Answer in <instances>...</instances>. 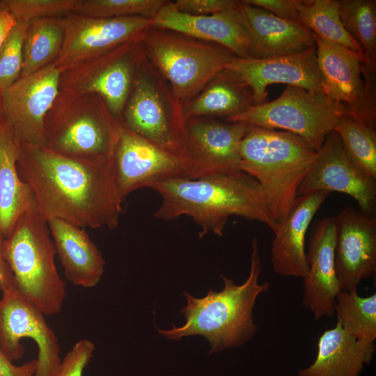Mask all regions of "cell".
<instances>
[{"label": "cell", "instance_id": "1", "mask_svg": "<svg viewBox=\"0 0 376 376\" xmlns=\"http://www.w3.org/2000/svg\"><path fill=\"white\" fill-rule=\"evenodd\" d=\"M19 176L47 221L80 227L116 228L123 199L110 164L58 154L45 146H20Z\"/></svg>", "mask_w": 376, "mask_h": 376}, {"label": "cell", "instance_id": "2", "mask_svg": "<svg viewBox=\"0 0 376 376\" xmlns=\"http://www.w3.org/2000/svg\"><path fill=\"white\" fill-rule=\"evenodd\" d=\"M148 188L162 198L154 213L156 219L169 221L189 216L201 227L200 237L210 233L223 236L231 216L258 221L273 233L279 226L267 208L260 184L242 171L171 178Z\"/></svg>", "mask_w": 376, "mask_h": 376}, {"label": "cell", "instance_id": "3", "mask_svg": "<svg viewBox=\"0 0 376 376\" xmlns=\"http://www.w3.org/2000/svg\"><path fill=\"white\" fill-rule=\"evenodd\" d=\"M261 261L257 239L251 242V267L246 280L236 284L221 275L224 286L221 291L210 290L203 298L184 292L187 305L181 310L186 319L180 327L157 329L167 339L180 340L201 335L210 343V353L239 347L256 334L253 310L258 297L269 289V283H259Z\"/></svg>", "mask_w": 376, "mask_h": 376}, {"label": "cell", "instance_id": "4", "mask_svg": "<svg viewBox=\"0 0 376 376\" xmlns=\"http://www.w3.org/2000/svg\"><path fill=\"white\" fill-rule=\"evenodd\" d=\"M316 155L306 140L294 133L249 126L240 146V169L260 184L277 223L288 216Z\"/></svg>", "mask_w": 376, "mask_h": 376}, {"label": "cell", "instance_id": "5", "mask_svg": "<svg viewBox=\"0 0 376 376\" xmlns=\"http://www.w3.org/2000/svg\"><path fill=\"white\" fill-rule=\"evenodd\" d=\"M3 253L17 292L45 316L59 313L66 299V285L56 268V252L47 221L34 201L5 238Z\"/></svg>", "mask_w": 376, "mask_h": 376}, {"label": "cell", "instance_id": "6", "mask_svg": "<svg viewBox=\"0 0 376 376\" xmlns=\"http://www.w3.org/2000/svg\"><path fill=\"white\" fill-rule=\"evenodd\" d=\"M119 126L99 95L59 91L45 118V147L64 156L110 164Z\"/></svg>", "mask_w": 376, "mask_h": 376}, {"label": "cell", "instance_id": "7", "mask_svg": "<svg viewBox=\"0 0 376 376\" xmlns=\"http://www.w3.org/2000/svg\"><path fill=\"white\" fill-rule=\"evenodd\" d=\"M141 42L146 57L182 105L236 56L220 45L153 26L146 30Z\"/></svg>", "mask_w": 376, "mask_h": 376}, {"label": "cell", "instance_id": "8", "mask_svg": "<svg viewBox=\"0 0 376 376\" xmlns=\"http://www.w3.org/2000/svg\"><path fill=\"white\" fill-rule=\"evenodd\" d=\"M119 123L161 148L189 159L182 105L145 53Z\"/></svg>", "mask_w": 376, "mask_h": 376}, {"label": "cell", "instance_id": "9", "mask_svg": "<svg viewBox=\"0 0 376 376\" xmlns=\"http://www.w3.org/2000/svg\"><path fill=\"white\" fill-rule=\"evenodd\" d=\"M343 116V106L324 93L288 85L276 100L252 105L226 121L294 133L318 152Z\"/></svg>", "mask_w": 376, "mask_h": 376}, {"label": "cell", "instance_id": "10", "mask_svg": "<svg viewBox=\"0 0 376 376\" xmlns=\"http://www.w3.org/2000/svg\"><path fill=\"white\" fill-rule=\"evenodd\" d=\"M323 93L343 106L345 116L375 128V70L364 67L363 57L344 46L315 36Z\"/></svg>", "mask_w": 376, "mask_h": 376}, {"label": "cell", "instance_id": "11", "mask_svg": "<svg viewBox=\"0 0 376 376\" xmlns=\"http://www.w3.org/2000/svg\"><path fill=\"white\" fill-rule=\"evenodd\" d=\"M143 54L139 41L123 44L88 58L61 72L59 91L99 95L119 122Z\"/></svg>", "mask_w": 376, "mask_h": 376}, {"label": "cell", "instance_id": "12", "mask_svg": "<svg viewBox=\"0 0 376 376\" xmlns=\"http://www.w3.org/2000/svg\"><path fill=\"white\" fill-rule=\"evenodd\" d=\"M119 124L110 165L123 200L131 192L157 182L203 175L190 160L161 148Z\"/></svg>", "mask_w": 376, "mask_h": 376}, {"label": "cell", "instance_id": "13", "mask_svg": "<svg viewBox=\"0 0 376 376\" xmlns=\"http://www.w3.org/2000/svg\"><path fill=\"white\" fill-rule=\"evenodd\" d=\"M38 347L37 368L33 376H55L61 363L58 338L45 315L17 290L2 292L0 298V350L12 361L21 359L23 338Z\"/></svg>", "mask_w": 376, "mask_h": 376}, {"label": "cell", "instance_id": "14", "mask_svg": "<svg viewBox=\"0 0 376 376\" xmlns=\"http://www.w3.org/2000/svg\"><path fill=\"white\" fill-rule=\"evenodd\" d=\"M63 42L53 63L61 72L123 44L141 41L151 19L93 17L72 12L63 16Z\"/></svg>", "mask_w": 376, "mask_h": 376}, {"label": "cell", "instance_id": "15", "mask_svg": "<svg viewBox=\"0 0 376 376\" xmlns=\"http://www.w3.org/2000/svg\"><path fill=\"white\" fill-rule=\"evenodd\" d=\"M61 72L49 64L20 77L2 93L6 118L20 146H46L45 121L59 93Z\"/></svg>", "mask_w": 376, "mask_h": 376}, {"label": "cell", "instance_id": "16", "mask_svg": "<svg viewBox=\"0 0 376 376\" xmlns=\"http://www.w3.org/2000/svg\"><path fill=\"white\" fill-rule=\"evenodd\" d=\"M320 191L347 194L356 201L363 213L373 215L375 212L376 180L366 176L350 159L334 130L318 150L297 196Z\"/></svg>", "mask_w": 376, "mask_h": 376}, {"label": "cell", "instance_id": "17", "mask_svg": "<svg viewBox=\"0 0 376 376\" xmlns=\"http://www.w3.org/2000/svg\"><path fill=\"white\" fill-rule=\"evenodd\" d=\"M334 218L338 281L341 290H357L376 272V217L346 207Z\"/></svg>", "mask_w": 376, "mask_h": 376}, {"label": "cell", "instance_id": "18", "mask_svg": "<svg viewBox=\"0 0 376 376\" xmlns=\"http://www.w3.org/2000/svg\"><path fill=\"white\" fill-rule=\"evenodd\" d=\"M251 88L254 105L265 102L267 87L285 84L313 93H322L315 46L304 52L264 58L235 56L227 65Z\"/></svg>", "mask_w": 376, "mask_h": 376}, {"label": "cell", "instance_id": "19", "mask_svg": "<svg viewBox=\"0 0 376 376\" xmlns=\"http://www.w3.org/2000/svg\"><path fill=\"white\" fill-rule=\"evenodd\" d=\"M249 125L209 118L186 120L187 155L203 175L240 169V146Z\"/></svg>", "mask_w": 376, "mask_h": 376}, {"label": "cell", "instance_id": "20", "mask_svg": "<svg viewBox=\"0 0 376 376\" xmlns=\"http://www.w3.org/2000/svg\"><path fill=\"white\" fill-rule=\"evenodd\" d=\"M335 245L334 216L319 220L309 237L302 301L317 320L335 314L336 299L341 291L336 271Z\"/></svg>", "mask_w": 376, "mask_h": 376}, {"label": "cell", "instance_id": "21", "mask_svg": "<svg viewBox=\"0 0 376 376\" xmlns=\"http://www.w3.org/2000/svg\"><path fill=\"white\" fill-rule=\"evenodd\" d=\"M239 6L212 15H195L180 12L173 1H167L151 19V26L220 45L239 58L250 57V37Z\"/></svg>", "mask_w": 376, "mask_h": 376}, {"label": "cell", "instance_id": "22", "mask_svg": "<svg viewBox=\"0 0 376 376\" xmlns=\"http://www.w3.org/2000/svg\"><path fill=\"white\" fill-rule=\"evenodd\" d=\"M329 193L314 191L298 196L288 216L274 233L271 261L278 274L304 279L308 272L306 235L317 212Z\"/></svg>", "mask_w": 376, "mask_h": 376}, {"label": "cell", "instance_id": "23", "mask_svg": "<svg viewBox=\"0 0 376 376\" xmlns=\"http://www.w3.org/2000/svg\"><path fill=\"white\" fill-rule=\"evenodd\" d=\"M251 40L250 57L264 58L297 54L315 46V36L297 22L240 1Z\"/></svg>", "mask_w": 376, "mask_h": 376}, {"label": "cell", "instance_id": "24", "mask_svg": "<svg viewBox=\"0 0 376 376\" xmlns=\"http://www.w3.org/2000/svg\"><path fill=\"white\" fill-rule=\"evenodd\" d=\"M47 223L65 278L76 286H96L104 272L105 261L88 233L59 219H49Z\"/></svg>", "mask_w": 376, "mask_h": 376}, {"label": "cell", "instance_id": "25", "mask_svg": "<svg viewBox=\"0 0 376 376\" xmlns=\"http://www.w3.org/2000/svg\"><path fill=\"white\" fill-rule=\"evenodd\" d=\"M251 88L234 71L217 72L194 98L182 104L185 120L191 118L227 120L254 105Z\"/></svg>", "mask_w": 376, "mask_h": 376}, {"label": "cell", "instance_id": "26", "mask_svg": "<svg viewBox=\"0 0 376 376\" xmlns=\"http://www.w3.org/2000/svg\"><path fill=\"white\" fill-rule=\"evenodd\" d=\"M317 347L315 359L299 370V376H359L375 352V344L360 345L338 322L322 334Z\"/></svg>", "mask_w": 376, "mask_h": 376}, {"label": "cell", "instance_id": "27", "mask_svg": "<svg viewBox=\"0 0 376 376\" xmlns=\"http://www.w3.org/2000/svg\"><path fill=\"white\" fill-rule=\"evenodd\" d=\"M19 154L20 145L11 125L6 118L0 119V231L5 238L33 201L29 187L19 174Z\"/></svg>", "mask_w": 376, "mask_h": 376}, {"label": "cell", "instance_id": "28", "mask_svg": "<svg viewBox=\"0 0 376 376\" xmlns=\"http://www.w3.org/2000/svg\"><path fill=\"white\" fill-rule=\"evenodd\" d=\"M63 42V16L30 21L24 43L20 77L35 73L53 63L61 52Z\"/></svg>", "mask_w": 376, "mask_h": 376}, {"label": "cell", "instance_id": "29", "mask_svg": "<svg viewBox=\"0 0 376 376\" xmlns=\"http://www.w3.org/2000/svg\"><path fill=\"white\" fill-rule=\"evenodd\" d=\"M334 313L342 329L361 346L375 344L376 339V294L361 297L357 290H341L337 295Z\"/></svg>", "mask_w": 376, "mask_h": 376}, {"label": "cell", "instance_id": "30", "mask_svg": "<svg viewBox=\"0 0 376 376\" xmlns=\"http://www.w3.org/2000/svg\"><path fill=\"white\" fill-rule=\"evenodd\" d=\"M297 22L316 37L344 46L363 56L361 49L341 22L338 0H299Z\"/></svg>", "mask_w": 376, "mask_h": 376}, {"label": "cell", "instance_id": "31", "mask_svg": "<svg viewBox=\"0 0 376 376\" xmlns=\"http://www.w3.org/2000/svg\"><path fill=\"white\" fill-rule=\"evenodd\" d=\"M338 1L341 22L361 49L364 66L376 70V1Z\"/></svg>", "mask_w": 376, "mask_h": 376}, {"label": "cell", "instance_id": "32", "mask_svg": "<svg viewBox=\"0 0 376 376\" xmlns=\"http://www.w3.org/2000/svg\"><path fill=\"white\" fill-rule=\"evenodd\" d=\"M350 159L368 178L376 180V132L356 119L343 116L334 130Z\"/></svg>", "mask_w": 376, "mask_h": 376}, {"label": "cell", "instance_id": "33", "mask_svg": "<svg viewBox=\"0 0 376 376\" xmlns=\"http://www.w3.org/2000/svg\"><path fill=\"white\" fill-rule=\"evenodd\" d=\"M167 0H78L74 13L93 17L153 18Z\"/></svg>", "mask_w": 376, "mask_h": 376}, {"label": "cell", "instance_id": "34", "mask_svg": "<svg viewBox=\"0 0 376 376\" xmlns=\"http://www.w3.org/2000/svg\"><path fill=\"white\" fill-rule=\"evenodd\" d=\"M29 22H15L0 47V91L2 93L20 77L23 49Z\"/></svg>", "mask_w": 376, "mask_h": 376}, {"label": "cell", "instance_id": "35", "mask_svg": "<svg viewBox=\"0 0 376 376\" xmlns=\"http://www.w3.org/2000/svg\"><path fill=\"white\" fill-rule=\"evenodd\" d=\"M78 0H0V5L16 22L42 17L63 16L75 12Z\"/></svg>", "mask_w": 376, "mask_h": 376}, {"label": "cell", "instance_id": "36", "mask_svg": "<svg viewBox=\"0 0 376 376\" xmlns=\"http://www.w3.org/2000/svg\"><path fill=\"white\" fill-rule=\"evenodd\" d=\"M94 351L95 345L90 340H78L62 359L55 376H83Z\"/></svg>", "mask_w": 376, "mask_h": 376}, {"label": "cell", "instance_id": "37", "mask_svg": "<svg viewBox=\"0 0 376 376\" xmlns=\"http://www.w3.org/2000/svg\"><path fill=\"white\" fill-rule=\"evenodd\" d=\"M240 3V1L237 0H177L173 4L178 10L185 13L208 15L235 8Z\"/></svg>", "mask_w": 376, "mask_h": 376}, {"label": "cell", "instance_id": "38", "mask_svg": "<svg viewBox=\"0 0 376 376\" xmlns=\"http://www.w3.org/2000/svg\"><path fill=\"white\" fill-rule=\"evenodd\" d=\"M243 1L263 8L282 19L297 22L299 0H243Z\"/></svg>", "mask_w": 376, "mask_h": 376}, {"label": "cell", "instance_id": "39", "mask_svg": "<svg viewBox=\"0 0 376 376\" xmlns=\"http://www.w3.org/2000/svg\"><path fill=\"white\" fill-rule=\"evenodd\" d=\"M36 368V359L17 366L0 350V376H33Z\"/></svg>", "mask_w": 376, "mask_h": 376}, {"label": "cell", "instance_id": "40", "mask_svg": "<svg viewBox=\"0 0 376 376\" xmlns=\"http://www.w3.org/2000/svg\"><path fill=\"white\" fill-rule=\"evenodd\" d=\"M5 237L0 231V290L1 292L16 290L13 275L4 256Z\"/></svg>", "mask_w": 376, "mask_h": 376}, {"label": "cell", "instance_id": "41", "mask_svg": "<svg viewBox=\"0 0 376 376\" xmlns=\"http://www.w3.org/2000/svg\"><path fill=\"white\" fill-rule=\"evenodd\" d=\"M15 22L11 15L0 5V47L8 31ZM3 118H6V116L3 107L2 95L0 91V119Z\"/></svg>", "mask_w": 376, "mask_h": 376}, {"label": "cell", "instance_id": "42", "mask_svg": "<svg viewBox=\"0 0 376 376\" xmlns=\"http://www.w3.org/2000/svg\"></svg>", "mask_w": 376, "mask_h": 376}]
</instances>
